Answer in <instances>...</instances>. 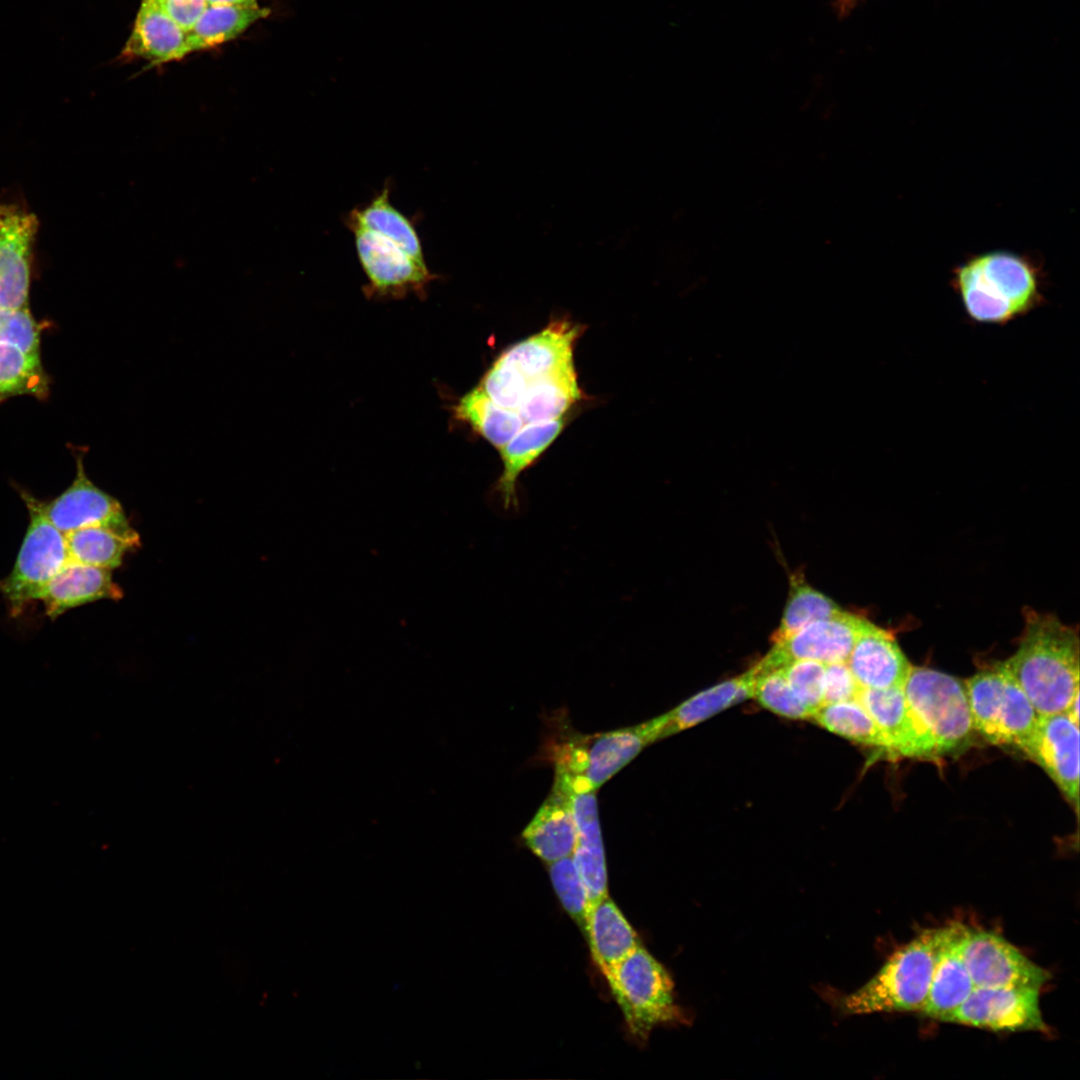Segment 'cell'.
Returning a JSON list of instances; mask_svg holds the SVG:
<instances>
[{"mask_svg":"<svg viewBox=\"0 0 1080 1080\" xmlns=\"http://www.w3.org/2000/svg\"><path fill=\"white\" fill-rule=\"evenodd\" d=\"M842 611L830 598L794 576L782 620L771 640L779 642L814 621L834 617Z\"/></svg>","mask_w":1080,"mask_h":1080,"instance_id":"cell-34","label":"cell"},{"mask_svg":"<svg viewBox=\"0 0 1080 1080\" xmlns=\"http://www.w3.org/2000/svg\"><path fill=\"white\" fill-rule=\"evenodd\" d=\"M864 620L863 617L842 611L834 617L814 621L774 643L756 667L759 672L768 671L800 659L824 664L846 662Z\"/></svg>","mask_w":1080,"mask_h":1080,"instance_id":"cell-14","label":"cell"},{"mask_svg":"<svg viewBox=\"0 0 1080 1080\" xmlns=\"http://www.w3.org/2000/svg\"><path fill=\"white\" fill-rule=\"evenodd\" d=\"M965 688L974 730L992 745L1020 749L1039 715L1010 674L999 663L973 675Z\"/></svg>","mask_w":1080,"mask_h":1080,"instance_id":"cell-8","label":"cell"},{"mask_svg":"<svg viewBox=\"0 0 1080 1080\" xmlns=\"http://www.w3.org/2000/svg\"><path fill=\"white\" fill-rule=\"evenodd\" d=\"M630 1032L646 1040L659 1025L685 1020L676 1004L673 981L646 949L639 945L607 980Z\"/></svg>","mask_w":1080,"mask_h":1080,"instance_id":"cell-5","label":"cell"},{"mask_svg":"<svg viewBox=\"0 0 1080 1080\" xmlns=\"http://www.w3.org/2000/svg\"><path fill=\"white\" fill-rule=\"evenodd\" d=\"M549 875L562 906L585 932L588 915L587 892L572 855L549 863Z\"/></svg>","mask_w":1080,"mask_h":1080,"instance_id":"cell-36","label":"cell"},{"mask_svg":"<svg viewBox=\"0 0 1080 1080\" xmlns=\"http://www.w3.org/2000/svg\"><path fill=\"white\" fill-rule=\"evenodd\" d=\"M754 665L745 673L699 692L667 712L661 738L691 728L715 714L753 698L757 676Z\"/></svg>","mask_w":1080,"mask_h":1080,"instance_id":"cell-26","label":"cell"},{"mask_svg":"<svg viewBox=\"0 0 1080 1080\" xmlns=\"http://www.w3.org/2000/svg\"><path fill=\"white\" fill-rule=\"evenodd\" d=\"M906 700L939 755L968 744L974 730L965 685L946 673L911 666L903 685Z\"/></svg>","mask_w":1080,"mask_h":1080,"instance_id":"cell-7","label":"cell"},{"mask_svg":"<svg viewBox=\"0 0 1080 1080\" xmlns=\"http://www.w3.org/2000/svg\"><path fill=\"white\" fill-rule=\"evenodd\" d=\"M966 926L951 923L939 928V946L923 1016L944 1021L974 989L960 952Z\"/></svg>","mask_w":1080,"mask_h":1080,"instance_id":"cell-18","label":"cell"},{"mask_svg":"<svg viewBox=\"0 0 1080 1080\" xmlns=\"http://www.w3.org/2000/svg\"><path fill=\"white\" fill-rule=\"evenodd\" d=\"M1042 265L1031 256L995 250L966 258L951 286L970 321L1004 326L1046 301Z\"/></svg>","mask_w":1080,"mask_h":1080,"instance_id":"cell-2","label":"cell"},{"mask_svg":"<svg viewBox=\"0 0 1080 1080\" xmlns=\"http://www.w3.org/2000/svg\"><path fill=\"white\" fill-rule=\"evenodd\" d=\"M666 723L667 713L593 735L565 729L552 750L555 778L571 792L596 791L643 748L661 739Z\"/></svg>","mask_w":1080,"mask_h":1080,"instance_id":"cell-4","label":"cell"},{"mask_svg":"<svg viewBox=\"0 0 1080 1080\" xmlns=\"http://www.w3.org/2000/svg\"><path fill=\"white\" fill-rule=\"evenodd\" d=\"M346 223L357 224L395 243L419 262L426 263L415 224L390 202L385 186L366 205L350 211Z\"/></svg>","mask_w":1080,"mask_h":1080,"instance_id":"cell-28","label":"cell"},{"mask_svg":"<svg viewBox=\"0 0 1080 1080\" xmlns=\"http://www.w3.org/2000/svg\"><path fill=\"white\" fill-rule=\"evenodd\" d=\"M753 698L766 709L782 717L804 720L812 719L814 715V712L794 693L780 669L757 673Z\"/></svg>","mask_w":1080,"mask_h":1080,"instance_id":"cell-35","label":"cell"},{"mask_svg":"<svg viewBox=\"0 0 1080 1080\" xmlns=\"http://www.w3.org/2000/svg\"><path fill=\"white\" fill-rule=\"evenodd\" d=\"M595 792H569L577 829L572 858L587 892L588 914L594 906L608 897L607 870Z\"/></svg>","mask_w":1080,"mask_h":1080,"instance_id":"cell-20","label":"cell"},{"mask_svg":"<svg viewBox=\"0 0 1080 1080\" xmlns=\"http://www.w3.org/2000/svg\"><path fill=\"white\" fill-rule=\"evenodd\" d=\"M187 32L153 0H142L121 56L142 58L152 65L180 60L190 54Z\"/></svg>","mask_w":1080,"mask_h":1080,"instance_id":"cell-23","label":"cell"},{"mask_svg":"<svg viewBox=\"0 0 1080 1080\" xmlns=\"http://www.w3.org/2000/svg\"><path fill=\"white\" fill-rule=\"evenodd\" d=\"M50 385L40 353H31L16 343L0 342V404L23 395L45 400Z\"/></svg>","mask_w":1080,"mask_h":1080,"instance_id":"cell-30","label":"cell"},{"mask_svg":"<svg viewBox=\"0 0 1080 1080\" xmlns=\"http://www.w3.org/2000/svg\"><path fill=\"white\" fill-rule=\"evenodd\" d=\"M37 217L16 203L0 200V309L29 308Z\"/></svg>","mask_w":1080,"mask_h":1080,"instance_id":"cell-13","label":"cell"},{"mask_svg":"<svg viewBox=\"0 0 1080 1080\" xmlns=\"http://www.w3.org/2000/svg\"><path fill=\"white\" fill-rule=\"evenodd\" d=\"M65 537L71 560L110 570L121 566L125 554L140 546L136 531L121 532L102 525L77 529Z\"/></svg>","mask_w":1080,"mask_h":1080,"instance_id":"cell-29","label":"cell"},{"mask_svg":"<svg viewBox=\"0 0 1080 1080\" xmlns=\"http://www.w3.org/2000/svg\"><path fill=\"white\" fill-rule=\"evenodd\" d=\"M857 700L888 740L892 756L931 759L935 743L913 714L903 687L860 689Z\"/></svg>","mask_w":1080,"mask_h":1080,"instance_id":"cell-16","label":"cell"},{"mask_svg":"<svg viewBox=\"0 0 1080 1080\" xmlns=\"http://www.w3.org/2000/svg\"><path fill=\"white\" fill-rule=\"evenodd\" d=\"M938 946L939 928L923 930L854 992L840 994L823 988L821 994L843 1015L920 1013L930 989Z\"/></svg>","mask_w":1080,"mask_h":1080,"instance_id":"cell-3","label":"cell"},{"mask_svg":"<svg viewBox=\"0 0 1080 1080\" xmlns=\"http://www.w3.org/2000/svg\"><path fill=\"white\" fill-rule=\"evenodd\" d=\"M453 410L457 420L469 424L498 449L509 442L524 424L517 411L497 405L480 385L461 397Z\"/></svg>","mask_w":1080,"mask_h":1080,"instance_id":"cell-32","label":"cell"},{"mask_svg":"<svg viewBox=\"0 0 1080 1080\" xmlns=\"http://www.w3.org/2000/svg\"><path fill=\"white\" fill-rule=\"evenodd\" d=\"M48 326L47 321H38L29 308L0 309V342L16 343L31 353H40L41 335Z\"/></svg>","mask_w":1080,"mask_h":1080,"instance_id":"cell-38","label":"cell"},{"mask_svg":"<svg viewBox=\"0 0 1080 1080\" xmlns=\"http://www.w3.org/2000/svg\"><path fill=\"white\" fill-rule=\"evenodd\" d=\"M813 720L826 730L892 755L891 747L866 708L856 699L826 703L817 709Z\"/></svg>","mask_w":1080,"mask_h":1080,"instance_id":"cell-33","label":"cell"},{"mask_svg":"<svg viewBox=\"0 0 1080 1080\" xmlns=\"http://www.w3.org/2000/svg\"><path fill=\"white\" fill-rule=\"evenodd\" d=\"M580 328L567 321L551 322L545 329L505 350L496 362L519 373L527 382L573 363V347Z\"/></svg>","mask_w":1080,"mask_h":1080,"instance_id":"cell-19","label":"cell"},{"mask_svg":"<svg viewBox=\"0 0 1080 1080\" xmlns=\"http://www.w3.org/2000/svg\"><path fill=\"white\" fill-rule=\"evenodd\" d=\"M1039 994L1040 989L1029 987H974L943 1022L994 1032L1047 1033Z\"/></svg>","mask_w":1080,"mask_h":1080,"instance_id":"cell-9","label":"cell"},{"mask_svg":"<svg viewBox=\"0 0 1080 1080\" xmlns=\"http://www.w3.org/2000/svg\"><path fill=\"white\" fill-rule=\"evenodd\" d=\"M122 588L110 569L69 560L51 579L39 601L52 620L66 611L99 600H120Z\"/></svg>","mask_w":1080,"mask_h":1080,"instance_id":"cell-21","label":"cell"},{"mask_svg":"<svg viewBox=\"0 0 1080 1080\" xmlns=\"http://www.w3.org/2000/svg\"><path fill=\"white\" fill-rule=\"evenodd\" d=\"M1064 713H1066L1073 722L1079 725V695L1072 700Z\"/></svg>","mask_w":1080,"mask_h":1080,"instance_id":"cell-43","label":"cell"},{"mask_svg":"<svg viewBox=\"0 0 1080 1080\" xmlns=\"http://www.w3.org/2000/svg\"><path fill=\"white\" fill-rule=\"evenodd\" d=\"M87 448L73 447L76 474L72 483L57 497L37 504L45 517L61 532L102 525L121 532L135 531L129 524L121 503L86 475L83 458Z\"/></svg>","mask_w":1080,"mask_h":1080,"instance_id":"cell-12","label":"cell"},{"mask_svg":"<svg viewBox=\"0 0 1080 1080\" xmlns=\"http://www.w3.org/2000/svg\"><path fill=\"white\" fill-rule=\"evenodd\" d=\"M563 426L562 417L527 423L500 448L503 471L496 483V492L505 508L517 505L516 487L519 476L557 438Z\"/></svg>","mask_w":1080,"mask_h":1080,"instance_id":"cell-25","label":"cell"},{"mask_svg":"<svg viewBox=\"0 0 1080 1080\" xmlns=\"http://www.w3.org/2000/svg\"><path fill=\"white\" fill-rule=\"evenodd\" d=\"M480 387L497 405L516 411L524 397L527 382L513 369L495 361L482 378Z\"/></svg>","mask_w":1080,"mask_h":1080,"instance_id":"cell-39","label":"cell"},{"mask_svg":"<svg viewBox=\"0 0 1080 1080\" xmlns=\"http://www.w3.org/2000/svg\"><path fill=\"white\" fill-rule=\"evenodd\" d=\"M1024 620L1016 652L1000 665L1038 715L1065 712L1079 695L1078 629L1029 608L1024 609Z\"/></svg>","mask_w":1080,"mask_h":1080,"instance_id":"cell-1","label":"cell"},{"mask_svg":"<svg viewBox=\"0 0 1080 1080\" xmlns=\"http://www.w3.org/2000/svg\"><path fill=\"white\" fill-rule=\"evenodd\" d=\"M585 934L592 957L606 980L611 978L618 965L640 945L634 929L609 897L589 912Z\"/></svg>","mask_w":1080,"mask_h":1080,"instance_id":"cell-24","label":"cell"},{"mask_svg":"<svg viewBox=\"0 0 1080 1080\" xmlns=\"http://www.w3.org/2000/svg\"><path fill=\"white\" fill-rule=\"evenodd\" d=\"M1079 725L1066 713L1039 715L1020 750L1055 782L1076 813L1079 807Z\"/></svg>","mask_w":1080,"mask_h":1080,"instance_id":"cell-15","label":"cell"},{"mask_svg":"<svg viewBox=\"0 0 1080 1080\" xmlns=\"http://www.w3.org/2000/svg\"><path fill=\"white\" fill-rule=\"evenodd\" d=\"M846 663L861 689L903 687L911 669L893 635L866 619Z\"/></svg>","mask_w":1080,"mask_h":1080,"instance_id":"cell-17","label":"cell"},{"mask_svg":"<svg viewBox=\"0 0 1080 1080\" xmlns=\"http://www.w3.org/2000/svg\"><path fill=\"white\" fill-rule=\"evenodd\" d=\"M176 24L188 32L206 7L207 0H153Z\"/></svg>","mask_w":1080,"mask_h":1080,"instance_id":"cell-41","label":"cell"},{"mask_svg":"<svg viewBox=\"0 0 1080 1080\" xmlns=\"http://www.w3.org/2000/svg\"><path fill=\"white\" fill-rule=\"evenodd\" d=\"M581 398L574 363L532 381L516 409L524 422L562 417Z\"/></svg>","mask_w":1080,"mask_h":1080,"instance_id":"cell-27","label":"cell"},{"mask_svg":"<svg viewBox=\"0 0 1080 1080\" xmlns=\"http://www.w3.org/2000/svg\"><path fill=\"white\" fill-rule=\"evenodd\" d=\"M29 513V525L10 573L0 580V593L17 616L40 596L70 560L66 537L42 513L37 498L17 487Z\"/></svg>","mask_w":1080,"mask_h":1080,"instance_id":"cell-6","label":"cell"},{"mask_svg":"<svg viewBox=\"0 0 1080 1080\" xmlns=\"http://www.w3.org/2000/svg\"><path fill=\"white\" fill-rule=\"evenodd\" d=\"M354 236L360 265L368 279V296L401 297L425 293L434 279L426 263L414 259L387 238L357 224L346 223Z\"/></svg>","mask_w":1080,"mask_h":1080,"instance_id":"cell-11","label":"cell"},{"mask_svg":"<svg viewBox=\"0 0 1080 1080\" xmlns=\"http://www.w3.org/2000/svg\"><path fill=\"white\" fill-rule=\"evenodd\" d=\"M825 665L816 660L800 659L779 668L797 697L814 713L823 705Z\"/></svg>","mask_w":1080,"mask_h":1080,"instance_id":"cell-37","label":"cell"},{"mask_svg":"<svg viewBox=\"0 0 1080 1080\" xmlns=\"http://www.w3.org/2000/svg\"><path fill=\"white\" fill-rule=\"evenodd\" d=\"M860 689L846 662L825 665L823 704L856 699Z\"/></svg>","mask_w":1080,"mask_h":1080,"instance_id":"cell-40","label":"cell"},{"mask_svg":"<svg viewBox=\"0 0 1080 1080\" xmlns=\"http://www.w3.org/2000/svg\"><path fill=\"white\" fill-rule=\"evenodd\" d=\"M964 964L975 987L1040 989L1051 975L1001 935L966 928L960 944Z\"/></svg>","mask_w":1080,"mask_h":1080,"instance_id":"cell-10","label":"cell"},{"mask_svg":"<svg viewBox=\"0 0 1080 1080\" xmlns=\"http://www.w3.org/2000/svg\"><path fill=\"white\" fill-rule=\"evenodd\" d=\"M270 13L269 8L260 6L208 5L187 32L190 51L209 49L231 41Z\"/></svg>","mask_w":1080,"mask_h":1080,"instance_id":"cell-31","label":"cell"},{"mask_svg":"<svg viewBox=\"0 0 1080 1080\" xmlns=\"http://www.w3.org/2000/svg\"><path fill=\"white\" fill-rule=\"evenodd\" d=\"M208 5H228V6H246L256 7L258 0H207Z\"/></svg>","mask_w":1080,"mask_h":1080,"instance_id":"cell-42","label":"cell"},{"mask_svg":"<svg viewBox=\"0 0 1080 1080\" xmlns=\"http://www.w3.org/2000/svg\"><path fill=\"white\" fill-rule=\"evenodd\" d=\"M527 847L546 863L572 855L577 839L570 794L556 779L549 795L522 832Z\"/></svg>","mask_w":1080,"mask_h":1080,"instance_id":"cell-22","label":"cell"}]
</instances>
